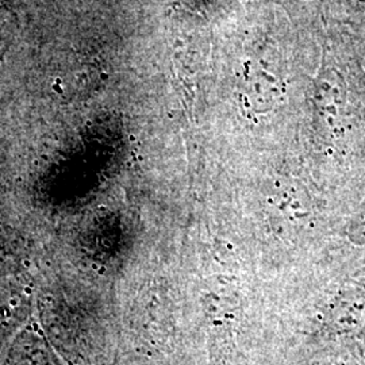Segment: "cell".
<instances>
[{
    "label": "cell",
    "instance_id": "1",
    "mask_svg": "<svg viewBox=\"0 0 365 365\" xmlns=\"http://www.w3.org/2000/svg\"><path fill=\"white\" fill-rule=\"evenodd\" d=\"M365 322V274L348 279L325 310V324L336 334L345 336L359 330Z\"/></svg>",
    "mask_w": 365,
    "mask_h": 365
},
{
    "label": "cell",
    "instance_id": "2",
    "mask_svg": "<svg viewBox=\"0 0 365 365\" xmlns=\"http://www.w3.org/2000/svg\"><path fill=\"white\" fill-rule=\"evenodd\" d=\"M321 365H360L359 361H356L351 356H339V357H333L329 359L324 364Z\"/></svg>",
    "mask_w": 365,
    "mask_h": 365
}]
</instances>
